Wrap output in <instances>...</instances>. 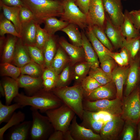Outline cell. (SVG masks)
I'll use <instances>...</instances> for the list:
<instances>
[{"instance_id":"ffe728a7","label":"cell","mask_w":140,"mask_h":140,"mask_svg":"<svg viewBox=\"0 0 140 140\" xmlns=\"http://www.w3.org/2000/svg\"><path fill=\"white\" fill-rule=\"evenodd\" d=\"M139 61L132 60L129 66V69L126 81L125 95H129L132 92L138 81L139 78Z\"/></svg>"},{"instance_id":"7a4b0ae2","label":"cell","mask_w":140,"mask_h":140,"mask_svg":"<svg viewBox=\"0 0 140 140\" xmlns=\"http://www.w3.org/2000/svg\"><path fill=\"white\" fill-rule=\"evenodd\" d=\"M22 1L32 13L34 20L39 25L48 18L61 16L63 13V3L57 0Z\"/></svg>"},{"instance_id":"e0dca14e","label":"cell","mask_w":140,"mask_h":140,"mask_svg":"<svg viewBox=\"0 0 140 140\" xmlns=\"http://www.w3.org/2000/svg\"><path fill=\"white\" fill-rule=\"evenodd\" d=\"M104 31L115 48L118 49L123 47V42L126 38L123 36L120 29L113 24L107 15Z\"/></svg>"},{"instance_id":"1f68e13d","label":"cell","mask_w":140,"mask_h":140,"mask_svg":"<svg viewBox=\"0 0 140 140\" xmlns=\"http://www.w3.org/2000/svg\"><path fill=\"white\" fill-rule=\"evenodd\" d=\"M76 25L73 24L69 23L61 31L67 34L74 45L81 47L82 46L81 33Z\"/></svg>"},{"instance_id":"ee69618b","label":"cell","mask_w":140,"mask_h":140,"mask_svg":"<svg viewBox=\"0 0 140 140\" xmlns=\"http://www.w3.org/2000/svg\"><path fill=\"white\" fill-rule=\"evenodd\" d=\"M90 67L86 62L80 63L75 67L74 74L75 79L78 81L81 82L87 74L89 72Z\"/></svg>"},{"instance_id":"816d5d0a","label":"cell","mask_w":140,"mask_h":140,"mask_svg":"<svg viewBox=\"0 0 140 140\" xmlns=\"http://www.w3.org/2000/svg\"><path fill=\"white\" fill-rule=\"evenodd\" d=\"M91 0H76L77 5L87 15Z\"/></svg>"},{"instance_id":"6125c7cd","label":"cell","mask_w":140,"mask_h":140,"mask_svg":"<svg viewBox=\"0 0 140 140\" xmlns=\"http://www.w3.org/2000/svg\"><path fill=\"white\" fill-rule=\"evenodd\" d=\"M139 51L140 52V48H139Z\"/></svg>"},{"instance_id":"83f0119b","label":"cell","mask_w":140,"mask_h":140,"mask_svg":"<svg viewBox=\"0 0 140 140\" xmlns=\"http://www.w3.org/2000/svg\"><path fill=\"white\" fill-rule=\"evenodd\" d=\"M59 43L73 62H76L85 58L84 52L82 46H77L62 39L60 40Z\"/></svg>"},{"instance_id":"60d3db41","label":"cell","mask_w":140,"mask_h":140,"mask_svg":"<svg viewBox=\"0 0 140 140\" xmlns=\"http://www.w3.org/2000/svg\"><path fill=\"white\" fill-rule=\"evenodd\" d=\"M123 46L129 52L131 58L132 59H134L139 51L140 36L129 40L125 39L123 42Z\"/></svg>"},{"instance_id":"30bf717a","label":"cell","mask_w":140,"mask_h":140,"mask_svg":"<svg viewBox=\"0 0 140 140\" xmlns=\"http://www.w3.org/2000/svg\"><path fill=\"white\" fill-rule=\"evenodd\" d=\"M116 116L104 111L93 112L84 110L82 117L89 127L94 131H98Z\"/></svg>"},{"instance_id":"681fc988","label":"cell","mask_w":140,"mask_h":140,"mask_svg":"<svg viewBox=\"0 0 140 140\" xmlns=\"http://www.w3.org/2000/svg\"><path fill=\"white\" fill-rule=\"evenodd\" d=\"M116 62L113 59L106 60L101 63V68L106 73L112 77V73L116 67Z\"/></svg>"},{"instance_id":"d590c367","label":"cell","mask_w":140,"mask_h":140,"mask_svg":"<svg viewBox=\"0 0 140 140\" xmlns=\"http://www.w3.org/2000/svg\"><path fill=\"white\" fill-rule=\"evenodd\" d=\"M67 60V58L66 54L61 48L59 47L50 67L59 74L63 69Z\"/></svg>"},{"instance_id":"b9f144b4","label":"cell","mask_w":140,"mask_h":140,"mask_svg":"<svg viewBox=\"0 0 140 140\" xmlns=\"http://www.w3.org/2000/svg\"><path fill=\"white\" fill-rule=\"evenodd\" d=\"M80 83L84 90V96L89 95L93 91L102 85L89 75L83 78Z\"/></svg>"},{"instance_id":"d4e9b609","label":"cell","mask_w":140,"mask_h":140,"mask_svg":"<svg viewBox=\"0 0 140 140\" xmlns=\"http://www.w3.org/2000/svg\"><path fill=\"white\" fill-rule=\"evenodd\" d=\"M123 36L128 40L140 36V30L135 26L131 19L129 12L125 10L124 13L123 23L120 27Z\"/></svg>"},{"instance_id":"2e32d148","label":"cell","mask_w":140,"mask_h":140,"mask_svg":"<svg viewBox=\"0 0 140 140\" xmlns=\"http://www.w3.org/2000/svg\"><path fill=\"white\" fill-rule=\"evenodd\" d=\"M32 121H25L11 128L6 135V139L26 140L29 139Z\"/></svg>"},{"instance_id":"e575fe53","label":"cell","mask_w":140,"mask_h":140,"mask_svg":"<svg viewBox=\"0 0 140 140\" xmlns=\"http://www.w3.org/2000/svg\"><path fill=\"white\" fill-rule=\"evenodd\" d=\"M25 118V114L21 111L15 112L5 124L0 128V140L4 139V134L8 129L23 122Z\"/></svg>"},{"instance_id":"e7e4bbea","label":"cell","mask_w":140,"mask_h":140,"mask_svg":"<svg viewBox=\"0 0 140 140\" xmlns=\"http://www.w3.org/2000/svg\"><path fill=\"white\" fill-rule=\"evenodd\" d=\"M122 0L124 1H126L127 0Z\"/></svg>"},{"instance_id":"cb8c5ba5","label":"cell","mask_w":140,"mask_h":140,"mask_svg":"<svg viewBox=\"0 0 140 140\" xmlns=\"http://www.w3.org/2000/svg\"><path fill=\"white\" fill-rule=\"evenodd\" d=\"M5 92V103L11 104L12 101L19 94V87L16 80L10 77H5L0 82Z\"/></svg>"},{"instance_id":"8992f818","label":"cell","mask_w":140,"mask_h":140,"mask_svg":"<svg viewBox=\"0 0 140 140\" xmlns=\"http://www.w3.org/2000/svg\"><path fill=\"white\" fill-rule=\"evenodd\" d=\"M82 103L84 110L104 111L116 116L121 115L122 113V101L117 98L112 100L105 99L93 101L83 99Z\"/></svg>"},{"instance_id":"8fae6325","label":"cell","mask_w":140,"mask_h":140,"mask_svg":"<svg viewBox=\"0 0 140 140\" xmlns=\"http://www.w3.org/2000/svg\"><path fill=\"white\" fill-rule=\"evenodd\" d=\"M105 11L111 22L119 29L124 19L122 0H102Z\"/></svg>"},{"instance_id":"5bb4252c","label":"cell","mask_w":140,"mask_h":140,"mask_svg":"<svg viewBox=\"0 0 140 140\" xmlns=\"http://www.w3.org/2000/svg\"><path fill=\"white\" fill-rule=\"evenodd\" d=\"M16 80L19 88H24L27 96H32L44 88L41 77L35 78L21 74Z\"/></svg>"},{"instance_id":"6da1fadb","label":"cell","mask_w":140,"mask_h":140,"mask_svg":"<svg viewBox=\"0 0 140 140\" xmlns=\"http://www.w3.org/2000/svg\"><path fill=\"white\" fill-rule=\"evenodd\" d=\"M15 102L19 103L23 107L27 106L39 110L41 113L58 108L63 103L52 90L43 88L31 96L19 93L14 99Z\"/></svg>"},{"instance_id":"d6986e66","label":"cell","mask_w":140,"mask_h":140,"mask_svg":"<svg viewBox=\"0 0 140 140\" xmlns=\"http://www.w3.org/2000/svg\"><path fill=\"white\" fill-rule=\"evenodd\" d=\"M87 34L92 45L101 63L107 59L112 58L110 56V51L94 35L92 26L88 25L87 27Z\"/></svg>"},{"instance_id":"7402d4cb","label":"cell","mask_w":140,"mask_h":140,"mask_svg":"<svg viewBox=\"0 0 140 140\" xmlns=\"http://www.w3.org/2000/svg\"><path fill=\"white\" fill-rule=\"evenodd\" d=\"M37 24L33 20L22 25L20 38L25 45H35Z\"/></svg>"},{"instance_id":"11a10c76","label":"cell","mask_w":140,"mask_h":140,"mask_svg":"<svg viewBox=\"0 0 140 140\" xmlns=\"http://www.w3.org/2000/svg\"><path fill=\"white\" fill-rule=\"evenodd\" d=\"M48 140H64V133L59 130H54L51 134Z\"/></svg>"},{"instance_id":"f6af8a7d","label":"cell","mask_w":140,"mask_h":140,"mask_svg":"<svg viewBox=\"0 0 140 140\" xmlns=\"http://www.w3.org/2000/svg\"><path fill=\"white\" fill-rule=\"evenodd\" d=\"M136 123L130 121L126 120L122 134V140H132L134 139Z\"/></svg>"},{"instance_id":"9c48e42d","label":"cell","mask_w":140,"mask_h":140,"mask_svg":"<svg viewBox=\"0 0 140 140\" xmlns=\"http://www.w3.org/2000/svg\"><path fill=\"white\" fill-rule=\"evenodd\" d=\"M105 12L102 0H91L87 15L88 25L97 26L104 30Z\"/></svg>"},{"instance_id":"9a60e30c","label":"cell","mask_w":140,"mask_h":140,"mask_svg":"<svg viewBox=\"0 0 140 140\" xmlns=\"http://www.w3.org/2000/svg\"><path fill=\"white\" fill-rule=\"evenodd\" d=\"M116 93L115 84L112 80L98 87L89 95L84 96L83 99L92 101L105 99L109 100L116 97Z\"/></svg>"},{"instance_id":"9f6ffc18","label":"cell","mask_w":140,"mask_h":140,"mask_svg":"<svg viewBox=\"0 0 140 140\" xmlns=\"http://www.w3.org/2000/svg\"><path fill=\"white\" fill-rule=\"evenodd\" d=\"M120 54L125 66H127L129 64L130 57L129 52L125 47H123L121 48Z\"/></svg>"},{"instance_id":"91938a15","label":"cell","mask_w":140,"mask_h":140,"mask_svg":"<svg viewBox=\"0 0 140 140\" xmlns=\"http://www.w3.org/2000/svg\"><path fill=\"white\" fill-rule=\"evenodd\" d=\"M0 91L1 96H5V94L4 88L1 83H0Z\"/></svg>"},{"instance_id":"4316f807","label":"cell","mask_w":140,"mask_h":140,"mask_svg":"<svg viewBox=\"0 0 140 140\" xmlns=\"http://www.w3.org/2000/svg\"><path fill=\"white\" fill-rule=\"evenodd\" d=\"M0 7L4 16L12 23L20 35L22 27L19 17L20 7L7 6L0 1Z\"/></svg>"},{"instance_id":"db71d44e","label":"cell","mask_w":140,"mask_h":140,"mask_svg":"<svg viewBox=\"0 0 140 140\" xmlns=\"http://www.w3.org/2000/svg\"><path fill=\"white\" fill-rule=\"evenodd\" d=\"M110 56L114 60L119 66L121 67L126 66L120 53L114 52L112 51L110 54Z\"/></svg>"},{"instance_id":"94428289","label":"cell","mask_w":140,"mask_h":140,"mask_svg":"<svg viewBox=\"0 0 140 140\" xmlns=\"http://www.w3.org/2000/svg\"><path fill=\"white\" fill-rule=\"evenodd\" d=\"M137 123L138 133V139L140 140V120Z\"/></svg>"},{"instance_id":"ba28073f","label":"cell","mask_w":140,"mask_h":140,"mask_svg":"<svg viewBox=\"0 0 140 140\" xmlns=\"http://www.w3.org/2000/svg\"><path fill=\"white\" fill-rule=\"evenodd\" d=\"M122 102V118L137 123L140 120V91L136 90L125 96Z\"/></svg>"},{"instance_id":"d6a6232c","label":"cell","mask_w":140,"mask_h":140,"mask_svg":"<svg viewBox=\"0 0 140 140\" xmlns=\"http://www.w3.org/2000/svg\"><path fill=\"white\" fill-rule=\"evenodd\" d=\"M5 34H10L21 38L12 23L4 16L2 13L0 15V36H5Z\"/></svg>"},{"instance_id":"f546056e","label":"cell","mask_w":140,"mask_h":140,"mask_svg":"<svg viewBox=\"0 0 140 140\" xmlns=\"http://www.w3.org/2000/svg\"><path fill=\"white\" fill-rule=\"evenodd\" d=\"M44 23V29L50 36H53L55 33L66 26L69 23L63 20H60L55 17H51L45 19Z\"/></svg>"},{"instance_id":"f5cc1de1","label":"cell","mask_w":140,"mask_h":140,"mask_svg":"<svg viewBox=\"0 0 140 140\" xmlns=\"http://www.w3.org/2000/svg\"><path fill=\"white\" fill-rule=\"evenodd\" d=\"M0 1L9 6L21 7L24 5L22 0H0Z\"/></svg>"},{"instance_id":"3957f363","label":"cell","mask_w":140,"mask_h":140,"mask_svg":"<svg viewBox=\"0 0 140 140\" xmlns=\"http://www.w3.org/2000/svg\"><path fill=\"white\" fill-rule=\"evenodd\" d=\"M51 90L82 120L84 111L82 103L84 92L81 83L70 87H55Z\"/></svg>"},{"instance_id":"c3c4849f","label":"cell","mask_w":140,"mask_h":140,"mask_svg":"<svg viewBox=\"0 0 140 140\" xmlns=\"http://www.w3.org/2000/svg\"><path fill=\"white\" fill-rule=\"evenodd\" d=\"M19 17L22 25L34 20L32 13L24 5L20 7Z\"/></svg>"},{"instance_id":"277c9868","label":"cell","mask_w":140,"mask_h":140,"mask_svg":"<svg viewBox=\"0 0 140 140\" xmlns=\"http://www.w3.org/2000/svg\"><path fill=\"white\" fill-rule=\"evenodd\" d=\"M32 121L29 139L31 140H48L54 129L48 117L41 114L38 110L31 107Z\"/></svg>"},{"instance_id":"f35d334b","label":"cell","mask_w":140,"mask_h":140,"mask_svg":"<svg viewBox=\"0 0 140 140\" xmlns=\"http://www.w3.org/2000/svg\"><path fill=\"white\" fill-rule=\"evenodd\" d=\"M88 74L102 85H105L112 80V77L99 67L90 68Z\"/></svg>"},{"instance_id":"03108f58","label":"cell","mask_w":140,"mask_h":140,"mask_svg":"<svg viewBox=\"0 0 140 140\" xmlns=\"http://www.w3.org/2000/svg\"></svg>"},{"instance_id":"6f0895ef","label":"cell","mask_w":140,"mask_h":140,"mask_svg":"<svg viewBox=\"0 0 140 140\" xmlns=\"http://www.w3.org/2000/svg\"><path fill=\"white\" fill-rule=\"evenodd\" d=\"M63 133L64 140H74L69 129Z\"/></svg>"},{"instance_id":"4dcf8cb0","label":"cell","mask_w":140,"mask_h":140,"mask_svg":"<svg viewBox=\"0 0 140 140\" xmlns=\"http://www.w3.org/2000/svg\"><path fill=\"white\" fill-rule=\"evenodd\" d=\"M59 75L51 67L45 68L41 76L43 88L46 90H51L55 88Z\"/></svg>"},{"instance_id":"74e56055","label":"cell","mask_w":140,"mask_h":140,"mask_svg":"<svg viewBox=\"0 0 140 140\" xmlns=\"http://www.w3.org/2000/svg\"><path fill=\"white\" fill-rule=\"evenodd\" d=\"M0 75L8 76L16 80L21 74L20 68L10 63H1Z\"/></svg>"},{"instance_id":"f907efd6","label":"cell","mask_w":140,"mask_h":140,"mask_svg":"<svg viewBox=\"0 0 140 140\" xmlns=\"http://www.w3.org/2000/svg\"><path fill=\"white\" fill-rule=\"evenodd\" d=\"M131 20L135 27L140 30V12L138 10H132L129 12Z\"/></svg>"},{"instance_id":"7dc6e473","label":"cell","mask_w":140,"mask_h":140,"mask_svg":"<svg viewBox=\"0 0 140 140\" xmlns=\"http://www.w3.org/2000/svg\"><path fill=\"white\" fill-rule=\"evenodd\" d=\"M70 74L69 67L67 66L63 69L60 74L59 75L55 87L67 86L70 81Z\"/></svg>"},{"instance_id":"be15d7a7","label":"cell","mask_w":140,"mask_h":140,"mask_svg":"<svg viewBox=\"0 0 140 140\" xmlns=\"http://www.w3.org/2000/svg\"><path fill=\"white\" fill-rule=\"evenodd\" d=\"M138 10L140 12V9H139V10Z\"/></svg>"},{"instance_id":"44dd1931","label":"cell","mask_w":140,"mask_h":140,"mask_svg":"<svg viewBox=\"0 0 140 140\" xmlns=\"http://www.w3.org/2000/svg\"><path fill=\"white\" fill-rule=\"evenodd\" d=\"M32 61L26 46L23 44L21 39L19 38L11 63L20 68Z\"/></svg>"},{"instance_id":"ac0fdd59","label":"cell","mask_w":140,"mask_h":140,"mask_svg":"<svg viewBox=\"0 0 140 140\" xmlns=\"http://www.w3.org/2000/svg\"><path fill=\"white\" fill-rule=\"evenodd\" d=\"M129 69V66H116L112 73V80L116 90V98L122 100L124 85L125 84Z\"/></svg>"},{"instance_id":"ab89813d","label":"cell","mask_w":140,"mask_h":140,"mask_svg":"<svg viewBox=\"0 0 140 140\" xmlns=\"http://www.w3.org/2000/svg\"><path fill=\"white\" fill-rule=\"evenodd\" d=\"M25 46L31 60L45 69V59L42 51L35 46Z\"/></svg>"},{"instance_id":"603a6c76","label":"cell","mask_w":140,"mask_h":140,"mask_svg":"<svg viewBox=\"0 0 140 140\" xmlns=\"http://www.w3.org/2000/svg\"><path fill=\"white\" fill-rule=\"evenodd\" d=\"M82 47L85 54V58L90 68L99 67L100 61L97 56L91 44L84 33L81 32Z\"/></svg>"},{"instance_id":"003e7915","label":"cell","mask_w":140,"mask_h":140,"mask_svg":"<svg viewBox=\"0 0 140 140\" xmlns=\"http://www.w3.org/2000/svg\"></svg>"},{"instance_id":"7c38bea8","label":"cell","mask_w":140,"mask_h":140,"mask_svg":"<svg viewBox=\"0 0 140 140\" xmlns=\"http://www.w3.org/2000/svg\"><path fill=\"white\" fill-rule=\"evenodd\" d=\"M124 124L121 115L116 116L107 122L99 134L102 140H112L118 137Z\"/></svg>"},{"instance_id":"f1b7e54d","label":"cell","mask_w":140,"mask_h":140,"mask_svg":"<svg viewBox=\"0 0 140 140\" xmlns=\"http://www.w3.org/2000/svg\"><path fill=\"white\" fill-rule=\"evenodd\" d=\"M57 51L56 43L53 36H50L42 50L45 59V68L50 67Z\"/></svg>"},{"instance_id":"484cf974","label":"cell","mask_w":140,"mask_h":140,"mask_svg":"<svg viewBox=\"0 0 140 140\" xmlns=\"http://www.w3.org/2000/svg\"><path fill=\"white\" fill-rule=\"evenodd\" d=\"M18 38L11 34L8 35L6 38L1 54V63H11L13 59L16 44Z\"/></svg>"},{"instance_id":"5b68a950","label":"cell","mask_w":140,"mask_h":140,"mask_svg":"<svg viewBox=\"0 0 140 140\" xmlns=\"http://www.w3.org/2000/svg\"><path fill=\"white\" fill-rule=\"evenodd\" d=\"M54 130L64 132L69 129L71 122L75 113L70 108L63 103L59 107L45 113Z\"/></svg>"},{"instance_id":"4fadbf2b","label":"cell","mask_w":140,"mask_h":140,"mask_svg":"<svg viewBox=\"0 0 140 140\" xmlns=\"http://www.w3.org/2000/svg\"><path fill=\"white\" fill-rule=\"evenodd\" d=\"M75 115L73 119L69 130L74 140H101L99 134L79 124Z\"/></svg>"},{"instance_id":"680465c9","label":"cell","mask_w":140,"mask_h":140,"mask_svg":"<svg viewBox=\"0 0 140 140\" xmlns=\"http://www.w3.org/2000/svg\"><path fill=\"white\" fill-rule=\"evenodd\" d=\"M6 37L5 36H0V55H1L3 48L5 42Z\"/></svg>"},{"instance_id":"52a82bcc","label":"cell","mask_w":140,"mask_h":140,"mask_svg":"<svg viewBox=\"0 0 140 140\" xmlns=\"http://www.w3.org/2000/svg\"><path fill=\"white\" fill-rule=\"evenodd\" d=\"M63 12L61 16L63 20L74 24L84 30L88 26L87 16L80 9L74 0H65Z\"/></svg>"},{"instance_id":"836d02e7","label":"cell","mask_w":140,"mask_h":140,"mask_svg":"<svg viewBox=\"0 0 140 140\" xmlns=\"http://www.w3.org/2000/svg\"><path fill=\"white\" fill-rule=\"evenodd\" d=\"M23 107L19 103L15 102L9 105H4L0 101V124L7 122L11 118L15 111Z\"/></svg>"},{"instance_id":"7bdbcfd3","label":"cell","mask_w":140,"mask_h":140,"mask_svg":"<svg viewBox=\"0 0 140 140\" xmlns=\"http://www.w3.org/2000/svg\"><path fill=\"white\" fill-rule=\"evenodd\" d=\"M93 31L96 37L106 47L111 51L113 47L106 34L104 30L96 25L92 26Z\"/></svg>"},{"instance_id":"8d00e7d4","label":"cell","mask_w":140,"mask_h":140,"mask_svg":"<svg viewBox=\"0 0 140 140\" xmlns=\"http://www.w3.org/2000/svg\"><path fill=\"white\" fill-rule=\"evenodd\" d=\"M21 74L38 78L41 77L45 69L40 65L32 61L20 68Z\"/></svg>"},{"instance_id":"bcb514c9","label":"cell","mask_w":140,"mask_h":140,"mask_svg":"<svg viewBox=\"0 0 140 140\" xmlns=\"http://www.w3.org/2000/svg\"><path fill=\"white\" fill-rule=\"evenodd\" d=\"M37 29L35 46L42 51L45 43L50 36L44 28L41 27L40 25L37 24Z\"/></svg>"}]
</instances>
